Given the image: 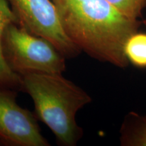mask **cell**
I'll list each match as a JSON object with an SVG mask.
<instances>
[{
  "label": "cell",
  "instance_id": "cell-1",
  "mask_svg": "<svg viewBox=\"0 0 146 146\" xmlns=\"http://www.w3.org/2000/svg\"><path fill=\"white\" fill-rule=\"evenodd\" d=\"M66 33L81 52L120 68L129 65L124 47L141 26L106 0H82L58 11Z\"/></svg>",
  "mask_w": 146,
  "mask_h": 146
},
{
  "label": "cell",
  "instance_id": "cell-2",
  "mask_svg": "<svg viewBox=\"0 0 146 146\" xmlns=\"http://www.w3.org/2000/svg\"><path fill=\"white\" fill-rule=\"evenodd\" d=\"M21 89L31 97L35 116L50 129L58 144L75 146L83 135L76 115L91 98L62 74L29 73L21 75Z\"/></svg>",
  "mask_w": 146,
  "mask_h": 146
},
{
  "label": "cell",
  "instance_id": "cell-3",
  "mask_svg": "<svg viewBox=\"0 0 146 146\" xmlns=\"http://www.w3.org/2000/svg\"><path fill=\"white\" fill-rule=\"evenodd\" d=\"M1 48L5 62L18 75L62 74L66 70V58L50 41L30 33L16 23L5 28Z\"/></svg>",
  "mask_w": 146,
  "mask_h": 146
},
{
  "label": "cell",
  "instance_id": "cell-4",
  "mask_svg": "<svg viewBox=\"0 0 146 146\" xmlns=\"http://www.w3.org/2000/svg\"><path fill=\"white\" fill-rule=\"evenodd\" d=\"M18 25L35 35L50 41L65 58H73L81 51L64 30L51 0H8Z\"/></svg>",
  "mask_w": 146,
  "mask_h": 146
},
{
  "label": "cell",
  "instance_id": "cell-5",
  "mask_svg": "<svg viewBox=\"0 0 146 146\" xmlns=\"http://www.w3.org/2000/svg\"><path fill=\"white\" fill-rule=\"evenodd\" d=\"M14 89L0 88V139L3 145L49 146L36 116L16 102Z\"/></svg>",
  "mask_w": 146,
  "mask_h": 146
},
{
  "label": "cell",
  "instance_id": "cell-6",
  "mask_svg": "<svg viewBox=\"0 0 146 146\" xmlns=\"http://www.w3.org/2000/svg\"><path fill=\"white\" fill-rule=\"evenodd\" d=\"M16 23L17 18L8 0H0V88L21 89V75L14 72L5 62L2 54L1 39L3 31L9 24Z\"/></svg>",
  "mask_w": 146,
  "mask_h": 146
},
{
  "label": "cell",
  "instance_id": "cell-7",
  "mask_svg": "<svg viewBox=\"0 0 146 146\" xmlns=\"http://www.w3.org/2000/svg\"><path fill=\"white\" fill-rule=\"evenodd\" d=\"M122 145L146 146V116L131 113L120 131Z\"/></svg>",
  "mask_w": 146,
  "mask_h": 146
},
{
  "label": "cell",
  "instance_id": "cell-8",
  "mask_svg": "<svg viewBox=\"0 0 146 146\" xmlns=\"http://www.w3.org/2000/svg\"><path fill=\"white\" fill-rule=\"evenodd\" d=\"M124 52L129 62L139 68H146V33L132 35L126 42Z\"/></svg>",
  "mask_w": 146,
  "mask_h": 146
},
{
  "label": "cell",
  "instance_id": "cell-9",
  "mask_svg": "<svg viewBox=\"0 0 146 146\" xmlns=\"http://www.w3.org/2000/svg\"><path fill=\"white\" fill-rule=\"evenodd\" d=\"M126 17L137 21L146 7V0H106Z\"/></svg>",
  "mask_w": 146,
  "mask_h": 146
},
{
  "label": "cell",
  "instance_id": "cell-10",
  "mask_svg": "<svg viewBox=\"0 0 146 146\" xmlns=\"http://www.w3.org/2000/svg\"><path fill=\"white\" fill-rule=\"evenodd\" d=\"M54 3L56 10L58 11L62 10V9L66 8L69 5L77 3L82 0H51Z\"/></svg>",
  "mask_w": 146,
  "mask_h": 146
},
{
  "label": "cell",
  "instance_id": "cell-11",
  "mask_svg": "<svg viewBox=\"0 0 146 146\" xmlns=\"http://www.w3.org/2000/svg\"><path fill=\"white\" fill-rule=\"evenodd\" d=\"M0 145H3V143H2V141H1V139H0Z\"/></svg>",
  "mask_w": 146,
  "mask_h": 146
}]
</instances>
